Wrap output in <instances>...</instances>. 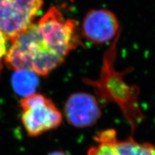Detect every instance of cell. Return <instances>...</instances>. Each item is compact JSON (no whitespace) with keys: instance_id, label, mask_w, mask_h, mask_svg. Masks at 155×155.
<instances>
[{"instance_id":"cell-1","label":"cell","mask_w":155,"mask_h":155,"mask_svg":"<svg viewBox=\"0 0 155 155\" xmlns=\"http://www.w3.org/2000/svg\"><path fill=\"white\" fill-rule=\"evenodd\" d=\"M81 37L76 20L66 19L53 6L12 39L5 63L14 71L28 70L45 76L62 65L71 52L83 46Z\"/></svg>"},{"instance_id":"cell-2","label":"cell","mask_w":155,"mask_h":155,"mask_svg":"<svg viewBox=\"0 0 155 155\" xmlns=\"http://www.w3.org/2000/svg\"><path fill=\"white\" fill-rule=\"evenodd\" d=\"M120 36L121 33L104 53L99 77L97 79L86 78L83 81L92 87L95 96L102 107L111 103L119 106L130 126L132 136L137 127L144 121V115L139 106V88L128 84L124 79V75L131 71V69L127 68L123 72H119L114 67Z\"/></svg>"},{"instance_id":"cell-3","label":"cell","mask_w":155,"mask_h":155,"mask_svg":"<svg viewBox=\"0 0 155 155\" xmlns=\"http://www.w3.org/2000/svg\"><path fill=\"white\" fill-rule=\"evenodd\" d=\"M19 106L21 121L29 137H37L56 129L63 121V114L53 101L42 94L22 98Z\"/></svg>"},{"instance_id":"cell-4","label":"cell","mask_w":155,"mask_h":155,"mask_svg":"<svg viewBox=\"0 0 155 155\" xmlns=\"http://www.w3.org/2000/svg\"><path fill=\"white\" fill-rule=\"evenodd\" d=\"M43 5L44 0H0V32L11 40L34 22Z\"/></svg>"},{"instance_id":"cell-5","label":"cell","mask_w":155,"mask_h":155,"mask_svg":"<svg viewBox=\"0 0 155 155\" xmlns=\"http://www.w3.org/2000/svg\"><path fill=\"white\" fill-rule=\"evenodd\" d=\"M96 144L87 155H155V145L136 141L132 136L119 139L115 129L101 131L94 137Z\"/></svg>"},{"instance_id":"cell-6","label":"cell","mask_w":155,"mask_h":155,"mask_svg":"<svg viewBox=\"0 0 155 155\" xmlns=\"http://www.w3.org/2000/svg\"><path fill=\"white\" fill-rule=\"evenodd\" d=\"M80 30L82 37L95 45L114 41L121 33L119 19L113 12L107 9L88 11Z\"/></svg>"},{"instance_id":"cell-7","label":"cell","mask_w":155,"mask_h":155,"mask_svg":"<svg viewBox=\"0 0 155 155\" xmlns=\"http://www.w3.org/2000/svg\"><path fill=\"white\" fill-rule=\"evenodd\" d=\"M102 106L94 95L85 92L71 94L64 106V115L68 123L76 128H88L101 117Z\"/></svg>"},{"instance_id":"cell-8","label":"cell","mask_w":155,"mask_h":155,"mask_svg":"<svg viewBox=\"0 0 155 155\" xmlns=\"http://www.w3.org/2000/svg\"><path fill=\"white\" fill-rule=\"evenodd\" d=\"M14 71L12 76V85L14 91L22 98L35 94L39 86L38 75L25 69Z\"/></svg>"},{"instance_id":"cell-9","label":"cell","mask_w":155,"mask_h":155,"mask_svg":"<svg viewBox=\"0 0 155 155\" xmlns=\"http://www.w3.org/2000/svg\"><path fill=\"white\" fill-rule=\"evenodd\" d=\"M8 40L9 39L0 32V75L3 68V63H5V59L8 50Z\"/></svg>"},{"instance_id":"cell-10","label":"cell","mask_w":155,"mask_h":155,"mask_svg":"<svg viewBox=\"0 0 155 155\" xmlns=\"http://www.w3.org/2000/svg\"><path fill=\"white\" fill-rule=\"evenodd\" d=\"M48 155H70L63 151H54V152L50 153Z\"/></svg>"}]
</instances>
